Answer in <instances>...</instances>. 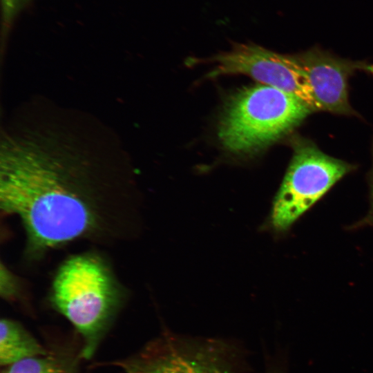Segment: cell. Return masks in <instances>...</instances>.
Here are the masks:
<instances>
[{
    "mask_svg": "<svg viewBox=\"0 0 373 373\" xmlns=\"http://www.w3.org/2000/svg\"><path fill=\"white\" fill-rule=\"evenodd\" d=\"M20 148L1 157L0 207L20 220L29 257L75 240L111 245L137 234L140 196L124 168Z\"/></svg>",
    "mask_w": 373,
    "mask_h": 373,
    "instance_id": "1",
    "label": "cell"
},
{
    "mask_svg": "<svg viewBox=\"0 0 373 373\" xmlns=\"http://www.w3.org/2000/svg\"><path fill=\"white\" fill-rule=\"evenodd\" d=\"M122 287L105 259L94 253L71 256L53 278L50 298L84 339L82 356L90 358L120 305Z\"/></svg>",
    "mask_w": 373,
    "mask_h": 373,
    "instance_id": "2",
    "label": "cell"
},
{
    "mask_svg": "<svg viewBox=\"0 0 373 373\" xmlns=\"http://www.w3.org/2000/svg\"><path fill=\"white\" fill-rule=\"evenodd\" d=\"M314 111L303 101L267 85L242 88L227 102L218 137L233 153H249L287 135Z\"/></svg>",
    "mask_w": 373,
    "mask_h": 373,
    "instance_id": "3",
    "label": "cell"
},
{
    "mask_svg": "<svg viewBox=\"0 0 373 373\" xmlns=\"http://www.w3.org/2000/svg\"><path fill=\"white\" fill-rule=\"evenodd\" d=\"M293 155L274 199L270 224L287 231L341 178L356 166L323 153L312 140L296 136Z\"/></svg>",
    "mask_w": 373,
    "mask_h": 373,
    "instance_id": "4",
    "label": "cell"
},
{
    "mask_svg": "<svg viewBox=\"0 0 373 373\" xmlns=\"http://www.w3.org/2000/svg\"><path fill=\"white\" fill-rule=\"evenodd\" d=\"M237 350L227 343L166 336L120 363L126 373H238Z\"/></svg>",
    "mask_w": 373,
    "mask_h": 373,
    "instance_id": "5",
    "label": "cell"
},
{
    "mask_svg": "<svg viewBox=\"0 0 373 373\" xmlns=\"http://www.w3.org/2000/svg\"><path fill=\"white\" fill-rule=\"evenodd\" d=\"M211 76L245 75L258 82L291 94L314 112V102L294 55H282L255 44H236L210 59Z\"/></svg>",
    "mask_w": 373,
    "mask_h": 373,
    "instance_id": "6",
    "label": "cell"
},
{
    "mask_svg": "<svg viewBox=\"0 0 373 373\" xmlns=\"http://www.w3.org/2000/svg\"><path fill=\"white\" fill-rule=\"evenodd\" d=\"M294 55L316 111L357 115L350 104L348 79L357 71L373 75V64L341 58L318 48Z\"/></svg>",
    "mask_w": 373,
    "mask_h": 373,
    "instance_id": "7",
    "label": "cell"
},
{
    "mask_svg": "<svg viewBox=\"0 0 373 373\" xmlns=\"http://www.w3.org/2000/svg\"><path fill=\"white\" fill-rule=\"evenodd\" d=\"M47 352L20 324L2 318L0 322V363L11 365L26 358L45 356Z\"/></svg>",
    "mask_w": 373,
    "mask_h": 373,
    "instance_id": "8",
    "label": "cell"
},
{
    "mask_svg": "<svg viewBox=\"0 0 373 373\" xmlns=\"http://www.w3.org/2000/svg\"><path fill=\"white\" fill-rule=\"evenodd\" d=\"M5 373H71L59 359L50 356H39L23 359L10 365Z\"/></svg>",
    "mask_w": 373,
    "mask_h": 373,
    "instance_id": "9",
    "label": "cell"
},
{
    "mask_svg": "<svg viewBox=\"0 0 373 373\" xmlns=\"http://www.w3.org/2000/svg\"><path fill=\"white\" fill-rule=\"evenodd\" d=\"M18 291L17 281L13 274L1 263V296L5 298H11Z\"/></svg>",
    "mask_w": 373,
    "mask_h": 373,
    "instance_id": "10",
    "label": "cell"
},
{
    "mask_svg": "<svg viewBox=\"0 0 373 373\" xmlns=\"http://www.w3.org/2000/svg\"><path fill=\"white\" fill-rule=\"evenodd\" d=\"M30 0H1L3 26L7 28L17 14Z\"/></svg>",
    "mask_w": 373,
    "mask_h": 373,
    "instance_id": "11",
    "label": "cell"
},
{
    "mask_svg": "<svg viewBox=\"0 0 373 373\" xmlns=\"http://www.w3.org/2000/svg\"><path fill=\"white\" fill-rule=\"evenodd\" d=\"M372 167L370 173V209L367 216L363 219L359 223L356 224V227L364 225H373V139L372 144Z\"/></svg>",
    "mask_w": 373,
    "mask_h": 373,
    "instance_id": "12",
    "label": "cell"
},
{
    "mask_svg": "<svg viewBox=\"0 0 373 373\" xmlns=\"http://www.w3.org/2000/svg\"><path fill=\"white\" fill-rule=\"evenodd\" d=\"M270 373H284L283 372V370L280 368V369H276L275 368L274 370H272Z\"/></svg>",
    "mask_w": 373,
    "mask_h": 373,
    "instance_id": "13",
    "label": "cell"
}]
</instances>
